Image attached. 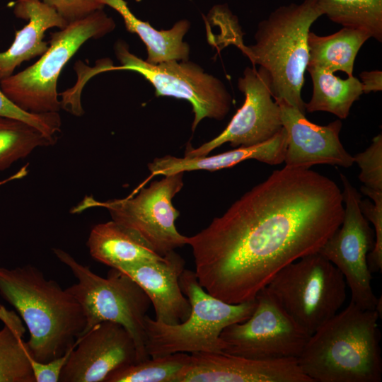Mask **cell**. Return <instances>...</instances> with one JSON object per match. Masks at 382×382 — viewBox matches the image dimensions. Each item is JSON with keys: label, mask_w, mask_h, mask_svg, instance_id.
I'll return each instance as SVG.
<instances>
[{"label": "cell", "mask_w": 382, "mask_h": 382, "mask_svg": "<svg viewBox=\"0 0 382 382\" xmlns=\"http://www.w3.org/2000/svg\"><path fill=\"white\" fill-rule=\"evenodd\" d=\"M342 191L313 170L284 166L187 237L201 286L224 302L252 301L278 272L318 252L340 226Z\"/></svg>", "instance_id": "1"}, {"label": "cell", "mask_w": 382, "mask_h": 382, "mask_svg": "<svg viewBox=\"0 0 382 382\" xmlns=\"http://www.w3.org/2000/svg\"><path fill=\"white\" fill-rule=\"evenodd\" d=\"M0 296L28 330L30 361L45 363L62 356L85 327L82 308L75 298L33 265L0 266Z\"/></svg>", "instance_id": "2"}, {"label": "cell", "mask_w": 382, "mask_h": 382, "mask_svg": "<svg viewBox=\"0 0 382 382\" xmlns=\"http://www.w3.org/2000/svg\"><path fill=\"white\" fill-rule=\"evenodd\" d=\"M380 314L350 301L311 335L297 358L303 372L313 382H380Z\"/></svg>", "instance_id": "3"}, {"label": "cell", "mask_w": 382, "mask_h": 382, "mask_svg": "<svg viewBox=\"0 0 382 382\" xmlns=\"http://www.w3.org/2000/svg\"><path fill=\"white\" fill-rule=\"evenodd\" d=\"M321 16L314 0L281 6L258 23L255 43L241 51L266 73L274 99L303 113L301 89L308 61V35Z\"/></svg>", "instance_id": "4"}, {"label": "cell", "mask_w": 382, "mask_h": 382, "mask_svg": "<svg viewBox=\"0 0 382 382\" xmlns=\"http://www.w3.org/2000/svg\"><path fill=\"white\" fill-rule=\"evenodd\" d=\"M180 289L191 306L189 317L175 325L160 323L146 315V349L150 357L177 352H222L220 335L227 326L247 320L256 299L231 304L207 293L195 272L185 269L179 279Z\"/></svg>", "instance_id": "5"}, {"label": "cell", "mask_w": 382, "mask_h": 382, "mask_svg": "<svg viewBox=\"0 0 382 382\" xmlns=\"http://www.w3.org/2000/svg\"><path fill=\"white\" fill-rule=\"evenodd\" d=\"M52 250L77 279V283L66 289L79 302L85 318V327L79 337L102 322H115L122 325L133 338L137 361L149 359L145 318L151 303L141 286L117 269L111 268L107 277H103L66 251L60 248Z\"/></svg>", "instance_id": "6"}, {"label": "cell", "mask_w": 382, "mask_h": 382, "mask_svg": "<svg viewBox=\"0 0 382 382\" xmlns=\"http://www.w3.org/2000/svg\"><path fill=\"white\" fill-rule=\"evenodd\" d=\"M115 25L113 18L100 9L51 33L46 52L22 71L1 79V90L26 112H59L62 107L57 83L63 67L86 41L105 36Z\"/></svg>", "instance_id": "7"}, {"label": "cell", "mask_w": 382, "mask_h": 382, "mask_svg": "<svg viewBox=\"0 0 382 382\" xmlns=\"http://www.w3.org/2000/svg\"><path fill=\"white\" fill-rule=\"evenodd\" d=\"M266 287L311 335L339 312L347 296L343 275L318 252L282 268Z\"/></svg>", "instance_id": "8"}, {"label": "cell", "mask_w": 382, "mask_h": 382, "mask_svg": "<svg viewBox=\"0 0 382 382\" xmlns=\"http://www.w3.org/2000/svg\"><path fill=\"white\" fill-rule=\"evenodd\" d=\"M184 173L163 175L132 197L100 202L86 197L72 210L81 213L93 207L105 208L112 220L134 231L158 255L164 256L187 245V237L176 228L180 212L172 204L183 187Z\"/></svg>", "instance_id": "9"}, {"label": "cell", "mask_w": 382, "mask_h": 382, "mask_svg": "<svg viewBox=\"0 0 382 382\" xmlns=\"http://www.w3.org/2000/svg\"><path fill=\"white\" fill-rule=\"evenodd\" d=\"M120 66L112 70H128L142 75L155 88L156 96H170L189 101L195 115L194 132L203 119L223 120L230 110L232 98L216 77L205 73L198 64L188 61H168L157 64L131 53L128 45L118 40L115 45Z\"/></svg>", "instance_id": "10"}, {"label": "cell", "mask_w": 382, "mask_h": 382, "mask_svg": "<svg viewBox=\"0 0 382 382\" xmlns=\"http://www.w3.org/2000/svg\"><path fill=\"white\" fill-rule=\"evenodd\" d=\"M255 299L256 306L247 320L231 324L221 332L223 352L258 360L297 359L311 334L267 287Z\"/></svg>", "instance_id": "11"}, {"label": "cell", "mask_w": 382, "mask_h": 382, "mask_svg": "<svg viewBox=\"0 0 382 382\" xmlns=\"http://www.w3.org/2000/svg\"><path fill=\"white\" fill-rule=\"evenodd\" d=\"M345 204L342 221L319 250L343 275L351 292V302L366 310H378L381 306L371 286V272L368 255L374 243V233L361 212L359 192L348 178L340 174Z\"/></svg>", "instance_id": "12"}, {"label": "cell", "mask_w": 382, "mask_h": 382, "mask_svg": "<svg viewBox=\"0 0 382 382\" xmlns=\"http://www.w3.org/2000/svg\"><path fill=\"white\" fill-rule=\"evenodd\" d=\"M238 88L245 100L226 127L197 148L188 143L185 157L207 156L227 142L234 149L252 146L267 141L282 129L280 107L272 95L269 79L262 68L246 67L238 80Z\"/></svg>", "instance_id": "13"}, {"label": "cell", "mask_w": 382, "mask_h": 382, "mask_svg": "<svg viewBox=\"0 0 382 382\" xmlns=\"http://www.w3.org/2000/svg\"><path fill=\"white\" fill-rule=\"evenodd\" d=\"M76 341L60 382H105L113 371L137 362L133 338L119 323L102 322Z\"/></svg>", "instance_id": "14"}, {"label": "cell", "mask_w": 382, "mask_h": 382, "mask_svg": "<svg viewBox=\"0 0 382 382\" xmlns=\"http://www.w3.org/2000/svg\"><path fill=\"white\" fill-rule=\"evenodd\" d=\"M177 382H313L296 358L258 360L225 352L190 354Z\"/></svg>", "instance_id": "15"}, {"label": "cell", "mask_w": 382, "mask_h": 382, "mask_svg": "<svg viewBox=\"0 0 382 382\" xmlns=\"http://www.w3.org/2000/svg\"><path fill=\"white\" fill-rule=\"evenodd\" d=\"M280 107L282 127L287 133L285 166L308 169L318 164L349 168L353 156L340 139L342 122L337 120L325 126L310 122L298 108L277 101Z\"/></svg>", "instance_id": "16"}, {"label": "cell", "mask_w": 382, "mask_h": 382, "mask_svg": "<svg viewBox=\"0 0 382 382\" xmlns=\"http://www.w3.org/2000/svg\"><path fill=\"white\" fill-rule=\"evenodd\" d=\"M185 260L175 250L161 259L122 265L117 270L134 280L149 296L155 311V320L167 325L185 321L191 306L183 293L179 279Z\"/></svg>", "instance_id": "17"}, {"label": "cell", "mask_w": 382, "mask_h": 382, "mask_svg": "<svg viewBox=\"0 0 382 382\" xmlns=\"http://www.w3.org/2000/svg\"><path fill=\"white\" fill-rule=\"evenodd\" d=\"M14 15L28 23L16 32L11 45L0 52V80L11 76L23 62L42 56L48 43L43 40L45 31L51 28L60 30L68 23L52 7L40 0H16Z\"/></svg>", "instance_id": "18"}, {"label": "cell", "mask_w": 382, "mask_h": 382, "mask_svg": "<svg viewBox=\"0 0 382 382\" xmlns=\"http://www.w3.org/2000/svg\"><path fill=\"white\" fill-rule=\"evenodd\" d=\"M287 133L282 129L273 137L262 143L238 147L214 156L176 157L170 155L156 158L148 165L150 178L192 170L215 171L232 167L248 159L274 166L284 163L287 146Z\"/></svg>", "instance_id": "19"}, {"label": "cell", "mask_w": 382, "mask_h": 382, "mask_svg": "<svg viewBox=\"0 0 382 382\" xmlns=\"http://www.w3.org/2000/svg\"><path fill=\"white\" fill-rule=\"evenodd\" d=\"M87 246L94 260L115 269L163 257L134 231L113 220L94 226Z\"/></svg>", "instance_id": "20"}, {"label": "cell", "mask_w": 382, "mask_h": 382, "mask_svg": "<svg viewBox=\"0 0 382 382\" xmlns=\"http://www.w3.org/2000/svg\"><path fill=\"white\" fill-rule=\"evenodd\" d=\"M104 6L115 10L123 18L127 30L136 33L146 45V61L157 64L168 61H188L190 47L183 41L190 23L183 19L169 30H158L148 22L138 18L125 0H101Z\"/></svg>", "instance_id": "21"}, {"label": "cell", "mask_w": 382, "mask_h": 382, "mask_svg": "<svg viewBox=\"0 0 382 382\" xmlns=\"http://www.w3.org/2000/svg\"><path fill=\"white\" fill-rule=\"evenodd\" d=\"M369 38L370 36L362 31L345 27L326 36L310 31L307 40V66L317 67L330 73L340 71L352 76L357 53Z\"/></svg>", "instance_id": "22"}, {"label": "cell", "mask_w": 382, "mask_h": 382, "mask_svg": "<svg viewBox=\"0 0 382 382\" xmlns=\"http://www.w3.org/2000/svg\"><path fill=\"white\" fill-rule=\"evenodd\" d=\"M0 382H35L22 319L0 305Z\"/></svg>", "instance_id": "23"}, {"label": "cell", "mask_w": 382, "mask_h": 382, "mask_svg": "<svg viewBox=\"0 0 382 382\" xmlns=\"http://www.w3.org/2000/svg\"><path fill=\"white\" fill-rule=\"evenodd\" d=\"M306 70L312 79L313 93L305 103V110L328 112L346 119L353 103L363 93L359 79L354 76L342 79L334 73L313 66H307Z\"/></svg>", "instance_id": "24"}, {"label": "cell", "mask_w": 382, "mask_h": 382, "mask_svg": "<svg viewBox=\"0 0 382 382\" xmlns=\"http://www.w3.org/2000/svg\"><path fill=\"white\" fill-rule=\"evenodd\" d=\"M331 21L382 42V0H314Z\"/></svg>", "instance_id": "25"}, {"label": "cell", "mask_w": 382, "mask_h": 382, "mask_svg": "<svg viewBox=\"0 0 382 382\" xmlns=\"http://www.w3.org/2000/svg\"><path fill=\"white\" fill-rule=\"evenodd\" d=\"M57 140L25 122L0 116V170L26 158L38 147L54 145Z\"/></svg>", "instance_id": "26"}, {"label": "cell", "mask_w": 382, "mask_h": 382, "mask_svg": "<svg viewBox=\"0 0 382 382\" xmlns=\"http://www.w3.org/2000/svg\"><path fill=\"white\" fill-rule=\"evenodd\" d=\"M190 359L185 352L149 357L113 371L105 382H177Z\"/></svg>", "instance_id": "27"}, {"label": "cell", "mask_w": 382, "mask_h": 382, "mask_svg": "<svg viewBox=\"0 0 382 382\" xmlns=\"http://www.w3.org/2000/svg\"><path fill=\"white\" fill-rule=\"evenodd\" d=\"M361 191L371 199H361L359 207L361 213L374 228V247L368 255V265L371 272H381L382 269V192L374 191L361 187Z\"/></svg>", "instance_id": "28"}, {"label": "cell", "mask_w": 382, "mask_h": 382, "mask_svg": "<svg viewBox=\"0 0 382 382\" xmlns=\"http://www.w3.org/2000/svg\"><path fill=\"white\" fill-rule=\"evenodd\" d=\"M0 116L25 122L48 137H57L60 132L62 120L59 112L31 113L13 103L0 89Z\"/></svg>", "instance_id": "29"}, {"label": "cell", "mask_w": 382, "mask_h": 382, "mask_svg": "<svg viewBox=\"0 0 382 382\" xmlns=\"http://www.w3.org/2000/svg\"><path fill=\"white\" fill-rule=\"evenodd\" d=\"M359 168V180L365 187L382 192V135L374 137L370 146L353 156Z\"/></svg>", "instance_id": "30"}, {"label": "cell", "mask_w": 382, "mask_h": 382, "mask_svg": "<svg viewBox=\"0 0 382 382\" xmlns=\"http://www.w3.org/2000/svg\"><path fill=\"white\" fill-rule=\"evenodd\" d=\"M54 8L68 23L103 9L101 0H40Z\"/></svg>", "instance_id": "31"}, {"label": "cell", "mask_w": 382, "mask_h": 382, "mask_svg": "<svg viewBox=\"0 0 382 382\" xmlns=\"http://www.w3.org/2000/svg\"><path fill=\"white\" fill-rule=\"evenodd\" d=\"M76 345V341L62 356L49 362L42 363L31 360L35 382H57L67 359Z\"/></svg>", "instance_id": "32"}, {"label": "cell", "mask_w": 382, "mask_h": 382, "mask_svg": "<svg viewBox=\"0 0 382 382\" xmlns=\"http://www.w3.org/2000/svg\"><path fill=\"white\" fill-rule=\"evenodd\" d=\"M363 93L377 92L382 90V71L381 70L364 71L359 74Z\"/></svg>", "instance_id": "33"}, {"label": "cell", "mask_w": 382, "mask_h": 382, "mask_svg": "<svg viewBox=\"0 0 382 382\" xmlns=\"http://www.w3.org/2000/svg\"><path fill=\"white\" fill-rule=\"evenodd\" d=\"M4 180H0V186H1V185H4Z\"/></svg>", "instance_id": "34"}, {"label": "cell", "mask_w": 382, "mask_h": 382, "mask_svg": "<svg viewBox=\"0 0 382 382\" xmlns=\"http://www.w3.org/2000/svg\"><path fill=\"white\" fill-rule=\"evenodd\" d=\"M137 1H139V0H137Z\"/></svg>", "instance_id": "35"}]
</instances>
